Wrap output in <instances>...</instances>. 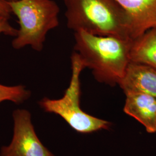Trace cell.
Returning a JSON list of instances; mask_svg holds the SVG:
<instances>
[{"label":"cell","mask_w":156,"mask_h":156,"mask_svg":"<svg viewBox=\"0 0 156 156\" xmlns=\"http://www.w3.org/2000/svg\"><path fill=\"white\" fill-rule=\"evenodd\" d=\"M31 96V91L25 86H6L0 83V104L4 101H11L19 105L28 100Z\"/></svg>","instance_id":"obj_10"},{"label":"cell","mask_w":156,"mask_h":156,"mask_svg":"<svg viewBox=\"0 0 156 156\" xmlns=\"http://www.w3.org/2000/svg\"><path fill=\"white\" fill-rule=\"evenodd\" d=\"M125 113L134 117L149 134L156 133V98L140 91L125 92Z\"/></svg>","instance_id":"obj_6"},{"label":"cell","mask_w":156,"mask_h":156,"mask_svg":"<svg viewBox=\"0 0 156 156\" xmlns=\"http://www.w3.org/2000/svg\"><path fill=\"white\" fill-rule=\"evenodd\" d=\"M67 27L98 36L132 39V23L116 0H63Z\"/></svg>","instance_id":"obj_2"},{"label":"cell","mask_w":156,"mask_h":156,"mask_svg":"<svg viewBox=\"0 0 156 156\" xmlns=\"http://www.w3.org/2000/svg\"><path fill=\"white\" fill-rule=\"evenodd\" d=\"M75 51L98 82L115 86L125 76L129 61L131 40L75 32Z\"/></svg>","instance_id":"obj_1"},{"label":"cell","mask_w":156,"mask_h":156,"mask_svg":"<svg viewBox=\"0 0 156 156\" xmlns=\"http://www.w3.org/2000/svg\"><path fill=\"white\" fill-rule=\"evenodd\" d=\"M119 86L124 93L129 91H140L156 98V69L130 62Z\"/></svg>","instance_id":"obj_8"},{"label":"cell","mask_w":156,"mask_h":156,"mask_svg":"<svg viewBox=\"0 0 156 156\" xmlns=\"http://www.w3.org/2000/svg\"><path fill=\"white\" fill-rule=\"evenodd\" d=\"M3 1H5V2H9L16 1H17V0H3Z\"/></svg>","instance_id":"obj_13"},{"label":"cell","mask_w":156,"mask_h":156,"mask_svg":"<svg viewBox=\"0 0 156 156\" xmlns=\"http://www.w3.org/2000/svg\"><path fill=\"white\" fill-rule=\"evenodd\" d=\"M18 30L12 26L9 18L0 16V35L4 34L11 37H16Z\"/></svg>","instance_id":"obj_11"},{"label":"cell","mask_w":156,"mask_h":156,"mask_svg":"<svg viewBox=\"0 0 156 156\" xmlns=\"http://www.w3.org/2000/svg\"><path fill=\"white\" fill-rule=\"evenodd\" d=\"M129 61L156 69V28L131 40Z\"/></svg>","instance_id":"obj_9"},{"label":"cell","mask_w":156,"mask_h":156,"mask_svg":"<svg viewBox=\"0 0 156 156\" xmlns=\"http://www.w3.org/2000/svg\"><path fill=\"white\" fill-rule=\"evenodd\" d=\"M11 13V8L8 3L3 0H0V16L6 17L9 19Z\"/></svg>","instance_id":"obj_12"},{"label":"cell","mask_w":156,"mask_h":156,"mask_svg":"<svg viewBox=\"0 0 156 156\" xmlns=\"http://www.w3.org/2000/svg\"><path fill=\"white\" fill-rule=\"evenodd\" d=\"M7 3L20 26L12 42L13 48L19 50L30 46L35 51H42L47 34L59 24V6L53 0H17Z\"/></svg>","instance_id":"obj_3"},{"label":"cell","mask_w":156,"mask_h":156,"mask_svg":"<svg viewBox=\"0 0 156 156\" xmlns=\"http://www.w3.org/2000/svg\"><path fill=\"white\" fill-rule=\"evenodd\" d=\"M13 128L10 144L0 149V156H55L36 134L30 112L16 109L12 113Z\"/></svg>","instance_id":"obj_5"},{"label":"cell","mask_w":156,"mask_h":156,"mask_svg":"<svg viewBox=\"0 0 156 156\" xmlns=\"http://www.w3.org/2000/svg\"><path fill=\"white\" fill-rule=\"evenodd\" d=\"M71 60V78L64 95L60 99L44 97L39 101V106L46 112L60 116L79 133L90 134L101 129H108L111 126V123L91 116L81 108L80 76L86 67L76 51L72 54Z\"/></svg>","instance_id":"obj_4"},{"label":"cell","mask_w":156,"mask_h":156,"mask_svg":"<svg viewBox=\"0 0 156 156\" xmlns=\"http://www.w3.org/2000/svg\"><path fill=\"white\" fill-rule=\"evenodd\" d=\"M131 19L132 39L156 28V0H116Z\"/></svg>","instance_id":"obj_7"}]
</instances>
